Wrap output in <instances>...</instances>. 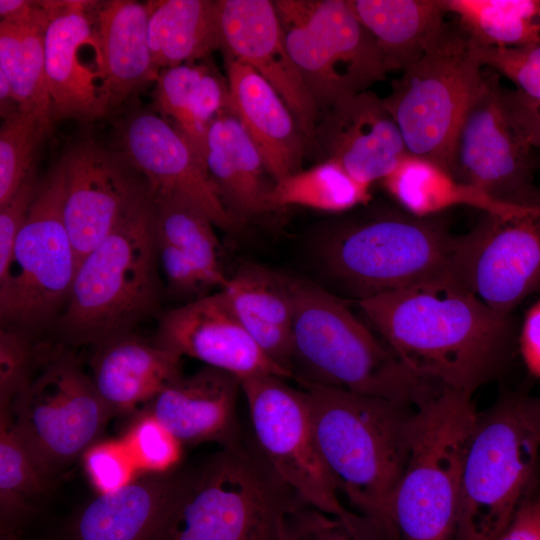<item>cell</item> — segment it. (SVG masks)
Masks as SVG:
<instances>
[{
  "label": "cell",
  "instance_id": "obj_1",
  "mask_svg": "<svg viewBox=\"0 0 540 540\" xmlns=\"http://www.w3.org/2000/svg\"><path fill=\"white\" fill-rule=\"evenodd\" d=\"M415 375L472 394L501 368L511 316L490 308L451 273L358 301Z\"/></svg>",
  "mask_w": 540,
  "mask_h": 540
},
{
  "label": "cell",
  "instance_id": "obj_2",
  "mask_svg": "<svg viewBox=\"0 0 540 540\" xmlns=\"http://www.w3.org/2000/svg\"><path fill=\"white\" fill-rule=\"evenodd\" d=\"M317 443L339 494L392 535L390 506L404 472L416 408L344 389L301 385Z\"/></svg>",
  "mask_w": 540,
  "mask_h": 540
},
{
  "label": "cell",
  "instance_id": "obj_3",
  "mask_svg": "<svg viewBox=\"0 0 540 540\" xmlns=\"http://www.w3.org/2000/svg\"><path fill=\"white\" fill-rule=\"evenodd\" d=\"M288 285L292 374L300 385L334 387L415 408L441 390L410 371L341 298L305 278L288 276Z\"/></svg>",
  "mask_w": 540,
  "mask_h": 540
},
{
  "label": "cell",
  "instance_id": "obj_4",
  "mask_svg": "<svg viewBox=\"0 0 540 540\" xmlns=\"http://www.w3.org/2000/svg\"><path fill=\"white\" fill-rule=\"evenodd\" d=\"M162 291L153 193L79 263L52 332L64 346L94 347L134 333L156 314Z\"/></svg>",
  "mask_w": 540,
  "mask_h": 540
},
{
  "label": "cell",
  "instance_id": "obj_5",
  "mask_svg": "<svg viewBox=\"0 0 540 540\" xmlns=\"http://www.w3.org/2000/svg\"><path fill=\"white\" fill-rule=\"evenodd\" d=\"M299 501L245 436L184 468L159 540H284L286 516Z\"/></svg>",
  "mask_w": 540,
  "mask_h": 540
},
{
  "label": "cell",
  "instance_id": "obj_6",
  "mask_svg": "<svg viewBox=\"0 0 540 540\" xmlns=\"http://www.w3.org/2000/svg\"><path fill=\"white\" fill-rule=\"evenodd\" d=\"M454 238L441 214L372 208L329 229L317 259L339 290L361 301L450 273Z\"/></svg>",
  "mask_w": 540,
  "mask_h": 540
},
{
  "label": "cell",
  "instance_id": "obj_7",
  "mask_svg": "<svg viewBox=\"0 0 540 540\" xmlns=\"http://www.w3.org/2000/svg\"><path fill=\"white\" fill-rule=\"evenodd\" d=\"M479 414L472 394L443 387L416 408L408 460L390 506L402 540H450Z\"/></svg>",
  "mask_w": 540,
  "mask_h": 540
},
{
  "label": "cell",
  "instance_id": "obj_8",
  "mask_svg": "<svg viewBox=\"0 0 540 540\" xmlns=\"http://www.w3.org/2000/svg\"><path fill=\"white\" fill-rule=\"evenodd\" d=\"M540 416L508 395L479 415L467 453L454 540H497L535 482Z\"/></svg>",
  "mask_w": 540,
  "mask_h": 540
},
{
  "label": "cell",
  "instance_id": "obj_9",
  "mask_svg": "<svg viewBox=\"0 0 540 540\" xmlns=\"http://www.w3.org/2000/svg\"><path fill=\"white\" fill-rule=\"evenodd\" d=\"M483 74L471 40L455 22L392 82L383 101L410 155L450 173L458 131Z\"/></svg>",
  "mask_w": 540,
  "mask_h": 540
},
{
  "label": "cell",
  "instance_id": "obj_10",
  "mask_svg": "<svg viewBox=\"0 0 540 540\" xmlns=\"http://www.w3.org/2000/svg\"><path fill=\"white\" fill-rule=\"evenodd\" d=\"M65 169L61 159L39 182L35 198L0 275V323L34 336L63 311L78 261L63 216Z\"/></svg>",
  "mask_w": 540,
  "mask_h": 540
},
{
  "label": "cell",
  "instance_id": "obj_11",
  "mask_svg": "<svg viewBox=\"0 0 540 540\" xmlns=\"http://www.w3.org/2000/svg\"><path fill=\"white\" fill-rule=\"evenodd\" d=\"M273 4L288 52L319 110L386 78L384 56L347 0Z\"/></svg>",
  "mask_w": 540,
  "mask_h": 540
},
{
  "label": "cell",
  "instance_id": "obj_12",
  "mask_svg": "<svg viewBox=\"0 0 540 540\" xmlns=\"http://www.w3.org/2000/svg\"><path fill=\"white\" fill-rule=\"evenodd\" d=\"M10 413L20 439L51 478L97 442L113 417L91 376L62 344L15 398Z\"/></svg>",
  "mask_w": 540,
  "mask_h": 540
},
{
  "label": "cell",
  "instance_id": "obj_13",
  "mask_svg": "<svg viewBox=\"0 0 540 540\" xmlns=\"http://www.w3.org/2000/svg\"><path fill=\"white\" fill-rule=\"evenodd\" d=\"M450 273L503 315L540 292V189L506 215L483 213L455 236Z\"/></svg>",
  "mask_w": 540,
  "mask_h": 540
},
{
  "label": "cell",
  "instance_id": "obj_14",
  "mask_svg": "<svg viewBox=\"0 0 540 540\" xmlns=\"http://www.w3.org/2000/svg\"><path fill=\"white\" fill-rule=\"evenodd\" d=\"M287 379L261 375L241 380L252 438L275 473L306 504L350 517L322 458L302 388Z\"/></svg>",
  "mask_w": 540,
  "mask_h": 540
},
{
  "label": "cell",
  "instance_id": "obj_15",
  "mask_svg": "<svg viewBox=\"0 0 540 540\" xmlns=\"http://www.w3.org/2000/svg\"><path fill=\"white\" fill-rule=\"evenodd\" d=\"M499 76L484 67L458 131L450 174L495 199L520 203L536 188L537 158L503 100Z\"/></svg>",
  "mask_w": 540,
  "mask_h": 540
},
{
  "label": "cell",
  "instance_id": "obj_16",
  "mask_svg": "<svg viewBox=\"0 0 540 540\" xmlns=\"http://www.w3.org/2000/svg\"><path fill=\"white\" fill-rule=\"evenodd\" d=\"M63 216L78 265L153 196L148 181L119 151L87 140L62 158Z\"/></svg>",
  "mask_w": 540,
  "mask_h": 540
},
{
  "label": "cell",
  "instance_id": "obj_17",
  "mask_svg": "<svg viewBox=\"0 0 540 540\" xmlns=\"http://www.w3.org/2000/svg\"><path fill=\"white\" fill-rule=\"evenodd\" d=\"M117 124L118 151L155 193L192 204L226 232L242 228L223 204L205 162L170 122L142 109Z\"/></svg>",
  "mask_w": 540,
  "mask_h": 540
},
{
  "label": "cell",
  "instance_id": "obj_18",
  "mask_svg": "<svg viewBox=\"0 0 540 540\" xmlns=\"http://www.w3.org/2000/svg\"><path fill=\"white\" fill-rule=\"evenodd\" d=\"M44 32L45 70L52 121L93 122L108 114L103 57L92 1H51Z\"/></svg>",
  "mask_w": 540,
  "mask_h": 540
},
{
  "label": "cell",
  "instance_id": "obj_19",
  "mask_svg": "<svg viewBox=\"0 0 540 540\" xmlns=\"http://www.w3.org/2000/svg\"><path fill=\"white\" fill-rule=\"evenodd\" d=\"M154 343L229 372L240 380L292 376L274 363L235 316L221 291L169 309L158 316Z\"/></svg>",
  "mask_w": 540,
  "mask_h": 540
},
{
  "label": "cell",
  "instance_id": "obj_20",
  "mask_svg": "<svg viewBox=\"0 0 540 540\" xmlns=\"http://www.w3.org/2000/svg\"><path fill=\"white\" fill-rule=\"evenodd\" d=\"M218 1L227 59L258 72L288 106L305 139H314L319 108L288 52L273 1Z\"/></svg>",
  "mask_w": 540,
  "mask_h": 540
},
{
  "label": "cell",
  "instance_id": "obj_21",
  "mask_svg": "<svg viewBox=\"0 0 540 540\" xmlns=\"http://www.w3.org/2000/svg\"><path fill=\"white\" fill-rule=\"evenodd\" d=\"M323 110L314 140L356 181L368 186L382 181L409 154L383 98L374 92L345 97Z\"/></svg>",
  "mask_w": 540,
  "mask_h": 540
},
{
  "label": "cell",
  "instance_id": "obj_22",
  "mask_svg": "<svg viewBox=\"0 0 540 540\" xmlns=\"http://www.w3.org/2000/svg\"><path fill=\"white\" fill-rule=\"evenodd\" d=\"M241 380L235 375L204 366L160 392L143 406L183 445L216 443L235 446L245 437L237 414Z\"/></svg>",
  "mask_w": 540,
  "mask_h": 540
},
{
  "label": "cell",
  "instance_id": "obj_23",
  "mask_svg": "<svg viewBox=\"0 0 540 540\" xmlns=\"http://www.w3.org/2000/svg\"><path fill=\"white\" fill-rule=\"evenodd\" d=\"M184 468L151 473L99 494L72 519L66 540H159L179 497Z\"/></svg>",
  "mask_w": 540,
  "mask_h": 540
},
{
  "label": "cell",
  "instance_id": "obj_24",
  "mask_svg": "<svg viewBox=\"0 0 540 540\" xmlns=\"http://www.w3.org/2000/svg\"><path fill=\"white\" fill-rule=\"evenodd\" d=\"M226 68L230 109L260 152L274 183L299 172L305 137L288 106L250 66L227 59Z\"/></svg>",
  "mask_w": 540,
  "mask_h": 540
},
{
  "label": "cell",
  "instance_id": "obj_25",
  "mask_svg": "<svg viewBox=\"0 0 540 540\" xmlns=\"http://www.w3.org/2000/svg\"><path fill=\"white\" fill-rule=\"evenodd\" d=\"M92 381L113 416L136 413L182 375V357L134 333L95 347Z\"/></svg>",
  "mask_w": 540,
  "mask_h": 540
},
{
  "label": "cell",
  "instance_id": "obj_26",
  "mask_svg": "<svg viewBox=\"0 0 540 540\" xmlns=\"http://www.w3.org/2000/svg\"><path fill=\"white\" fill-rule=\"evenodd\" d=\"M205 164L223 204L240 224L272 210L274 184L268 183L262 156L230 107L209 128Z\"/></svg>",
  "mask_w": 540,
  "mask_h": 540
},
{
  "label": "cell",
  "instance_id": "obj_27",
  "mask_svg": "<svg viewBox=\"0 0 540 540\" xmlns=\"http://www.w3.org/2000/svg\"><path fill=\"white\" fill-rule=\"evenodd\" d=\"M220 291L257 345L294 379L293 305L288 276L245 263Z\"/></svg>",
  "mask_w": 540,
  "mask_h": 540
},
{
  "label": "cell",
  "instance_id": "obj_28",
  "mask_svg": "<svg viewBox=\"0 0 540 540\" xmlns=\"http://www.w3.org/2000/svg\"><path fill=\"white\" fill-rule=\"evenodd\" d=\"M149 5L112 0L97 8V28L103 57V92L108 113L156 82L148 41Z\"/></svg>",
  "mask_w": 540,
  "mask_h": 540
},
{
  "label": "cell",
  "instance_id": "obj_29",
  "mask_svg": "<svg viewBox=\"0 0 540 540\" xmlns=\"http://www.w3.org/2000/svg\"><path fill=\"white\" fill-rule=\"evenodd\" d=\"M379 46L388 71L420 59L447 26L445 0H347Z\"/></svg>",
  "mask_w": 540,
  "mask_h": 540
},
{
  "label": "cell",
  "instance_id": "obj_30",
  "mask_svg": "<svg viewBox=\"0 0 540 540\" xmlns=\"http://www.w3.org/2000/svg\"><path fill=\"white\" fill-rule=\"evenodd\" d=\"M154 112L170 122L205 162L213 121L230 107L228 84L207 64L162 69L152 93Z\"/></svg>",
  "mask_w": 540,
  "mask_h": 540
},
{
  "label": "cell",
  "instance_id": "obj_31",
  "mask_svg": "<svg viewBox=\"0 0 540 540\" xmlns=\"http://www.w3.org/2000/svg\"><path fill=\"white\" fill-rule=\"evenodd\" d=\"M148 41L155 65L176 67L221 47L219 1H149Z\"/></svg>",
  "mask_w": 540,
  "mask_h": 540
},
{
  "label": "cell",
  "instance_id": "obj_32",
  "mask_svg": "<svg viewBox=\"0 0 540 540\" xmlns=\"http://www.w3.org/2000/svg\"><path fill=\"white\" fill-rule=\"evenodd\" d=\"M382 183L398 206L418 217H431L452 207L468 206L482 213L506 215L520 203L504 202L462 183L449 172L408 154Z\"/></svg>",
  "mask_w": 540,
  "mask_h": 540
},
{
  "label": "cell",
  "instance_id": "obj_33",
  "mask_svg": "<svg viewBox=\"0 0 540 540\" xmlns=\"http://www.w3.org/2000/svg\"><path fill=\"white\" fill-rule=\"evenodd\" d=\"M445 1L475 45L521 48L540 43V0Z\"/></svg>",
  "mask_w": 540,
  "mask_h": 540
},
{
  "label": "cell",
  "instance_id": "obj_34",
  "mask_svg": "<svg viewBox=\"0 0 540 540\" xmlns=\"http://www.w3.org/2000/svg\"><path fill=\"white\" fill-rule=\"evenodd\" d=\"M154 213L157 239L186 255L212 288H224L229 277L222 269L220 244L210 218L182 199L155 192Z\"/></svg>",
  "mask_w": 540,
  "mask_h": 540
},
{
  "label": "cell",
  "instance_id": "obj_35",
  "mask_svg": "<svg viewBox=\"0 0 540 540\" xmlns=\"http://www.w3.org/2000/svg\"><path fill=\"white\" fill-rule=\"evenodd\" d=\"M45 30L0 21V72L9 80L19 110L53 124L44 51Z\"/></svg>",
  "mask_w": 540,
  "mask_h": 540
},
{
  "label": "cell",
  "instance_id": "obj_36",
  "mask_svg": "<svg viewBox=\"0 0 540 540\" xmlns=\"http://www.w3.org/2000/svg\"><path fill=\"white\" fill-rule=\"evenodd\" d=\"M52 479L39 466L17 434L10 412H0L1 534L11 533L33 510Z\"/></svg>",
  "mask_w": 540,
  "mask_h": 540
},
{
  "label": "cell",
  "instance_id": "obj_37",
  "mask_svg": "<svg viewBox=\"0 0 540 540\" xmlns=\"http://www.w3.org/2000/svg\"><path fill=\"white\" fill-rule=\"evenodd\" d=\"M269 199L272 210L298 205L341 213L368 204L370 186L356 181L337 162L326 159L276 181Z\"/></svg>",
  "mask_w": 540,
  "mask_h": 540
},
{
  "label": "cell",
  "instance_id": "obj_38",
  "mask_svg": "<svg viewBox=\"0 0 540 540\" xmlns=\"http://www.w3.org/2000/svg\"><path fill=\"white\" fill-rule=\"evenodd\" d=\"M52 123L37 113L18 111L0 131V207L5 205L34 169V157Z\"/></svg>",
  "mask_w": 540,
  "mask_h": 540
},
{
  "label": "cell",
  "instance_id": "obj_39",
  "mask_svg": "<svg viewBox=\"0 0 540 540\" xmlns=\"http://www.w3.org/2000/svg\"><path fill=\"white\" fill-rule=\"evenodd\" d=\"M59 345L43 344L26 331L1 326L0 412H10L15 398Z\"/></svg>",
  "mask_w": 540,
  "mask_h": 540
},
{
  "label": "cell",
  "instance_id": "obj_40",
  "mask_svg": "<svg viewBox=\"0 0 540 540\" xmlns=\"http://www.w3.org/2000/svg\"><path fill=\"white\" fill-rule=\"evenodd\" d=\"M391 537L375 520L354 513L340 517L299 501L287 514L284 540H380Z\"/></svg>",
  "mask_w": 540,
  "mask_h": 540
},
{
  "label": "cell",
  "instance_id": "obj_41",
  "mask_svg": "<svg viewBox=\"0 0 540 540\" xmlns=\"http://www.w3.org/2000/svg\"><path fill=\"white\" fill-rule=\"evenodd\" d=\"M136 413L122 441L138 471L166 473L178 468L183 444L149 412Z\"/></svg>",
  "mask_w": 540,
  "mask_h": 540
},
{
  "label": "cell",
  "instance_id": "obj_42",
  "mask_svg": "<svg viewBox=\"0 0 540 540\" xmlns=\"http://www.w3.org/2000/svg\"><path fill=\"white\" fill-rule=\"evenodd\" d=\"M472 51L483 67L508 78L527 96L540 100V43L521 48H495L472 42Z\"/></svg>",
  "mask_w": 540,
  "mask_h": 540
},
{
  "label": "cell",
  "instance_id": "obj_43",
  "mask_svg": "<svg viewBox=\"0 0 540 540\" xmlns=\"http://www.w3.org/2000/svg\"><path fill=\"white\" fill-rule=\"evenodd\" d=\"M82 457L85 471L99 494L116 491L137 478L138 469L122 439L97 441Z\"/></svg>",
  "mask_w": 540,
  "mask_h": 540
},
{
  "label": "cell",
  "instance_id": "obj_44",
  "mask_svg": "<svg viewBox=\"0 0 540 540\" xmlns=\"http://www.w3.org/2000/svg\"><path fill=\"white\" fill-rule=\"evenodd\" d=\"M157 239V237H156ZM160 269L171 294L198 299L212 287L196 265L174 246L157 239Z\"/></svg>",
  "mask_w": 540,
  "mask_h": 540
},
{
  "label": "cell",
  "instance_id": "obj_45",
  "mask_svg": "<svg viewBox=\"0 0 540 540\" xmlns=\"http://www.w3.org/2000/svg\"><path fill=\"white\" fill-rule=\"evenodd\" d=\"M39 182L33 169L10 200L0 207V275L9 265L14 244L35 198Z\"/></svg>",
  "mask_w": 540,
  "mask_h": 540
},
{
  "label": "cell",
  "instance_id": "obj_46",
  "mask_svg": "<svg viewBox=\"0 0 540 540\" xmlns=\"http://www.w3.org/2000/svg\"><path fill=\"white\" fill-rule=\"evenodd\" d=\"M502 96L529 145L540 150V100L504 86Z\"/></svg>",
  "mask_w": 540,
  "mask_h": 540
},
{
  "label": "cell",
  "instance_id": "obj_47",
  "mask_svg": "<svg viewBox=\"0 0 540 540\" xmlns=\"http://www.w3.org/2000/svg\"><path fill=\"white\" fill-rule=\"evenodd\" d=\"M497 540H540V483H533Z\"/></svg>",
  "mask_w": 540,
  "mask_h": 540
},
{
  "label": "cell",
  "instance_id": "obj_48",
  "mask_svg": "<svg viewBox=\"0 0 540 540\" xmlns=\"http://www.w3.org/2000/svg\"><path fill=\"white\" fill-rule=\"evenodd\" d=\"M51 14V0H0L1 20L13 24L46 30Z\"/></svg>",
  "mask_w": 540,
  "mask_h": 540
},
{
  "label": "cell",
  "instance_id": "obj_49",
  "mask_svg": "<svg viewBox=\"0 0 540 540\" xmlns=\"http://www.w3.org/2000/svg\"><path fill=\"white\" fill-rule=\"evenodd\" d=\"M519 348L528 371L540 379V300L526 312L519 337Z\"/></svg>",
  "mask_w": 540,
  "mask_h": 540
},
{
  "label": "cell",
  "instance_id": "obj_50",
  "mask_svg": "<svg viewBox=\"0 0 540 540\" xmlns=\"http://www.w3.org/2000/svg\"><path fill=\"white\" fill-rule=\"evenodd\" d=\"M1 540H21L13 532L1 534Z\"/></svg>",
  "mask_w": 540,
  "mask_h": 540
},
{
  "label": "cell",
  "instance_id": "obj_51",
  "mask_svg": "<svg viewBox=\"0 0 540 540\" xmlns=\"http://www.w3.org/2000/svg\"><path fill=\"white\" fill-rule=\"evenodd\" d=\"M535 402H536V405H537L538 409L540 410V396L535 397Z\"/></svg>",
  "mask_w": 540,
  "mask_h": 540
},
{
  "label": "cell",
  "instance_id": "obj_52",
  "mask_svg": "<svg viewBox=\"0 0 540 540\" xmlns=\"http://www.w3.org/2000/svg\"><path fill=\"white\" fill-rule=\"evenodd\" d=\"M537 167L540 169V159H537Z\"/></svg>",
  "mask_w": 540,
  "mask_h": 540
}]
</instances>
